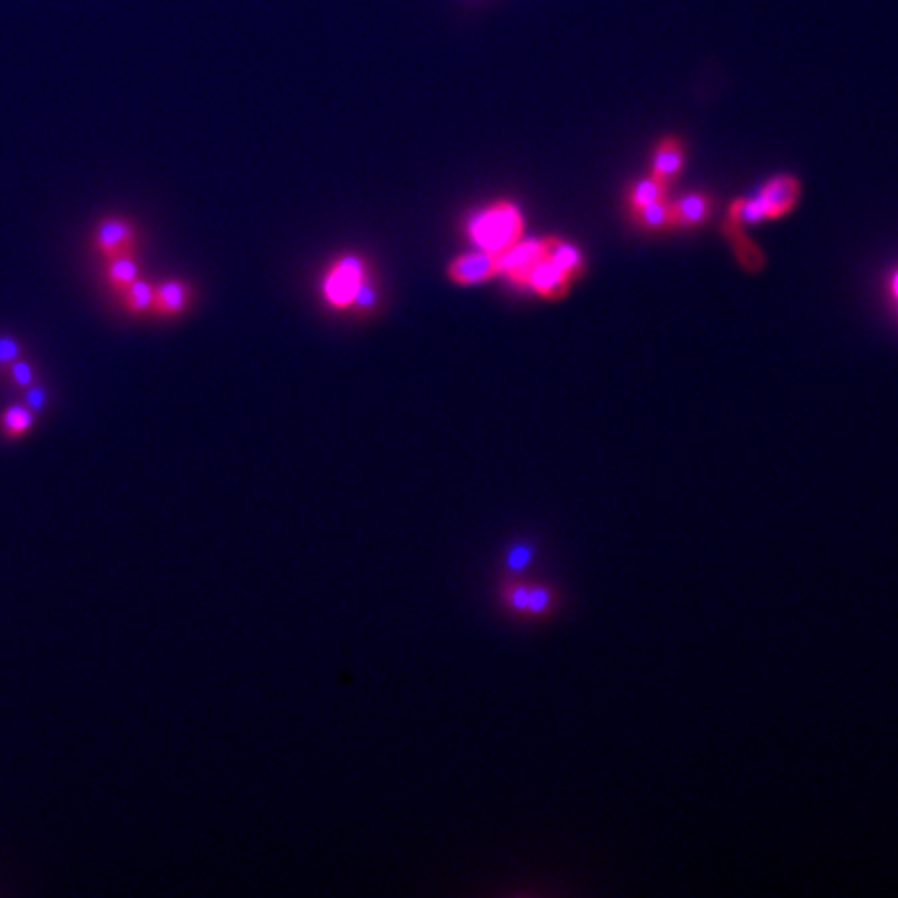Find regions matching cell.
Wrapping results in <instances>:
<instances>
[{
	"mask_svg": "<svg viewBox=\"0 0 898 898\" xmlns=\"http://www.w3.org/2000/svg\"><path fill=\"white\" fill-rule=\"evenodd\" d=\"M497 597L501 610L522 622H545L562 607V593L556 587L541 580H524L520 574L501 580Z\"/></svg>",
	"mask_w": 898,
	"mask_h": 898,
	"instance_id": "1",
	"label": "cell"
},
{
	"mask_svg": "<svg viewBox=\"0 0 898 898\" xmlns=\"http://www.w3.org/2000/svg\"><path fill=\"white\" fill-rule=\"evenodd\" d=\"M524 221L520 210L508 202L499 200L470 223V237L481 250L493 252L501 258L512 246L522 240Z\"/></svg>",
	"mask_w": 898,
	"mask_h": 898,
	"instance_id": "2",
	"label": "cell"
},
{
	"mask_svg": "<svg viewBox=\"0 0 898 898\" xmlns=\"http://www.w3.org/2000/svg\"><path fill=\"white\" fill-rule=\"evenodd\" d=\"M799 200V181L790 175H778L765 183L763 190L749 202H736L732 206L738 217L749 223L759 219H778L795 208Z\"/></svg>",
	"mask_w": 898,
	"mask_h": 898,
	"instance_id": "3",
	"label": "cell"
},
{
	"mask_svg": "<svg viewBox=\"0 0 898 898\" xmlns=\"http://www.w3.org/2000/svg\"><path fill=\"white\" fill-rule=\"evenodd\" d=\"M364 279L366 271L358 258L346 256L335 262L325 279V296L329 304H333L335 308L352 306L354 296L358 292V287L364 283Z\"/></svg>",
	"mask_w": 898,
	"mask_h": 898,
	"instance_id": "4",
	"label": "cell"
},
{
	"mask_svg": "<svg viewBox=\"0 0 898 898\" xmlns=\"http://www.w3.org/2000/svg\"><path fill=\"white\" fill-rule=\"evenodd\" d=\"M543 244V254L539 258V262L535 264V269L528 275L526 285L533 287L535 292L547 300H560L568 294L570 283L576 279L572 277L564 267L553 260L547 252L545 240H541Z\"/></svg>",
	"mask_w": 898,
	"mask_h": 898,
	"instance_id": "5",
	"label": "cell"
},
{
	"mask_svg": "<svg viewBox=\"0 0 898 898\" xmlns=\"http://www.w3.org/2000/svg\"><path fill=\"white\" fill-rule=\"evenodd\" d=\"M94 246L104 260H111V258L125 256V254H134V246H136L134 225L125 219H117V217L102 219L94 233Z\"/></svg>",
	"mask_w": 898,
	"mask_h": 898,
	"instance_id": "6",
	"label": "cell"
},
{
	"mask_svg": "<svg viewBox=\"0 0 898 898\" xmlns=\"http://www.w3.org/2000/svg\"><path fill=\"white\" fill-rule=\"evenodd\" d=\"M497 273H501V258L493 252L479 250L470 252L460 258H456L449 264V279L458 285H474L487 279H493Z\"/></svg>",
	"mask_w": 898,
	"mask_h": 898,
	"instance_id": "7",
	"label": "cell"
},
{
	"mask_svg": "<svg viewBox=\"0 0 898 898\" xmlns=\"http://www.w3.org/2000/svg\"><path fill=\"white\" fill-rule=\"evenodd\" d=\"M543 254L541 240L518 242L506 254H501V273H506L516 285H526L528 275L535 269Z\"/></svg>",
	"mask_w": 898,
	"mask_h": 898,
	"instance_id": "8",
	"label": "cell"
},
{
	"mask_svg": "<svg viewBox=\"0 0 898 898\" xmlns=\"http://www.w3.org/2000/svg\"><path fill=\"white\" fill-rule=\"evenodd\" d=\"M711 213V202L703 194H689L676 202H670L672 227H697Z\"/></svg>",
	"mask_w": 898,
	"mask_h": 898,
	"instance_id": "9",
	"label": "cell"
},
{
	"mask_svg": "<svg viewBox=\"0 0 898 898\" xmlns=\"http://www.w3.org/2000/svg\"><path fill=\"white\" fill-rule=\"evenodd\" d=\"M682 165H684V146L676 138H664L655 150L651 175L666 181L670 186L682 171Z\"/></svg>",
	"mask_w": 898,
	"mask_h": 898,
	"instance_id": "10",
	"label": "cell"
},
{
	"mask_svg": "<svg viewBox=\"0 0 898 898\" xmlns=\"http://www.w3.org/2000/svg\"><path fill=\"white\" fill-rule=\"evenodd\" d=\"M190 302V289L181 281H165L163 285L154 287L152 312L156 314H179Z\"/></svg>",
	"mask_w": 898,
	"mask_h": 898,
	"instance_id": "11",
	"label": "cell"
},
{
	"mask_svg": "<svg viewBox=\"0 0 898 898\" xmlns=\"http://www.w3.org/2000/svg\"><path fill=\"white\" fill-rule=\"evenodd\" d=\"M668 188L670 186H668L666 181L657 179L653 175L643 179V181H639L637 186H635V190H632L630 196H628L630 210H632V213H635V210H641V208H645V206H649L653 202L666 200L668 198Z\"/></svg>",
	"mask_w": 898,
	"mask_h": 898,
	"instance_id": "12",
	"label": "cell"
},
{
	"mask_svg": "<svg viewBox=\"0 0 898 898\" xmlns=\"http://www.w3.org/2000/svg\"><path fill=\"white\" fill-rule=\"evenodd\" d=\"M138 279V264L134 254H125L107 260V281L113 289L121 294L123 289Z\"/></svg>",
	"mask_w": 898,
	"mask_h": 898,
	"instance_id": "13",
	"label": "cell"
},
{
	"mask_svg": "<svg viewBox=\"0 0 898 898\" xmlns=\"http://www.w3.org/2000/svg\"><path fill=\"white\" fill-rule=\"evenodd\" d=\"M123 304L129 312H146L152 308V298H154V287L148 281H140L136 279L134 283H129L123 292H121Z\"/></svg>",
	"mask_w": 898,
	"mask_h": 898,
	"instance_id": "14",
	"label": "cell"
},
{
	"mask_svg": "<svg viewBox=\"0 0 898 898\" xmlns=\"http://www.w3.org/2000/svg\"><path fill=\"white\" fill-rule=\"evenodd\" d=\"M635 219L645 227V229H666V227H672L670 225V202H668V198L666 200H659V202H653V204H649V206H645V208H641V210H635Z\"/></svg>",
	"mask_w": 898,
	"mask_h": 898,
	"instance_id": "15",
	"label": "cell"
},
{
	"mask_svg": "<svg viewBox=\"0 0 898 898\" xmlns=\"http://www.w3.org/2000/svg\"><path fill=\"white\" fill-rule=\"evenodd\" d=\"M34 425L32 414L21 408V406H11L9 410H5L3 414V427L9 435H21L28 431Z\"/></svg>",
	"mask_w": 898,
	"mask_h": 898,
	"instance_id": "16",
	"label": "cell"
},
{
	"mask_svg": "<svg viewBox=\"0 0 898 898\" xmlns=\"http://www.w3.org/2000/svg\"><path fill=\"white\" fill-rule=\"evenodd\" d=\"M533 558H535V549H533L531 545H522V543H518V545H514V547L508 551L506 566H508L510 574H520L524 568L531 566Z\"/></svg>",
	"mask_w": 898,
	"mask_h": 898,
	"instance_id": "17",
	"label": "cell"
},
{
	"mask_svg": "<svg viewBox=\"0 0 898 898\" xmlns=\"http://www.w3.org/2000/svg\"><path fill=\"white\" fill-rule=\"evenodd\" d=\"M11 379L13 383L21 385V387H32L36 383V373L32 371V366L28 362H11Z\"/></svg>",
	"mask_w": 898,
	"mask_h": 898,
	"instance_id": "18",
	"label": "cell"
},
{
	"mask_svg": "<svg viewBox=\"0 0 898 898\" xmlns=\"http://www.w3.org/2000/svg\"><path fill=\"white\" fill-rule=\"evenodd\" d=\"M373 302H375V292H373V287L368 285V281L364 279V283L358 287V292H356V296H354L352 306H358V308L366 310V308H371V306H373Z\"/></svg>",
	"mask_w": 898,
	"mask_h": 898,
	"instance_id": "19",
	"label": "cell"
},
{
	"mask_svg": "<svg viewBox=\"0 0 898 898\" xmlns=\"http://www.w3.org/2000/svg\"><path fill=\"white\" fill-rule=\"evenodd\" d=\"M19 356V343L11 337H0V364H9Z\"/></svg>",
	"mask_w": 898,
	"mask_h": 898,
	"instance_id": "20",
	"label": "cell"
},
{
	"mask_svg": "<svg viewBox=\"0 0 898 898\" xmlns=\"http://www.w3.org/2000/svg\"><path fill=\"white\" fill-rule=\"evenodd\" d=\"M892 289H894V296L898 298V275L894 277V283H892Z\"/></svg>",
	"mask_w": 898,
	"mask_h": 898,
	"instance_id": "21",
	"label": "cell"
}]
</instances>
